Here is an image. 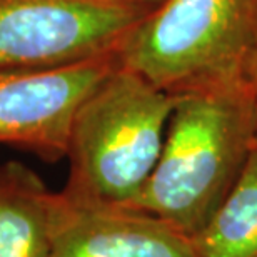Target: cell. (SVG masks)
<instances>
[{
	"mask_svg": "<svg viewBox=\"0 0 257 257\" xmlns=\"http://www.w3.org/2000/svg\"><path fill=\"white\" fill-rule=\"evenodd\" d=\"M255 141L247 84L176 95L161 157L132 209L194 237L237 184Z\"/></svg>",
	"mask_w": 257,
	"mask_h": 257,
	"instance_id": "1",
	"label": "cell"
},
{
	"mask_svg": "<svg viewBox=\"0 0 257 257\" xmlns=\"http://www.w3.org/2000/svg\"><path fill=\"white\" fill-rule=\"evenodd\" d=\"M176 95L120 64L85 97L72 122L60 195L132 209L161 157Z\"/></svg>",
	"mask_w": 257,
	"mask_h": 257,
	"instance_id": "2",
	"label": "cell"
},
{
	"mask_svg": "<svg viewBox=\"0 0 257 257\" xmlns=\"http://www.w3.org/2000/svg\"><path fill=\"white\" fill-rule=\"evenodd\" d=\"M257 0H166L128 30L119 64L172 95L247 84Z\"/></svg>",
	"mask_w": 257,
	"mask_h": 257,
	"instance_id": "3",
	"label": "cell"
},
{
	"mask_svg": "<svg viewBox=\"0 0 257 257\" xmlns=\"http://www.w3.org/2000/svg\"><path fill=\"white\" fill-rule=\"evenodd\" d=\"M147 12L92 0H0V69H47L117 50Z\"/></svg>",
	"mask_w": 257,
	"mask_h": 257,
	"instance_id": "4",
	"label": "cell"
},
{
	"mask_svg": "<svg viewBox=\"0 0 257 257\" xmlns=\"http://www.w3.org/2000/svg\"><path fill=\"white\" fill-rule=\"evenodd\" d=\"M119 65L117 50L47 69H0V144L49 164L67 156L75 112Z\"/></svg>",
	"mask_w": 257,
	"mask_h": 257,
	"instance_id": "5",
	"label": "cell"
},
{
	"mask_svg": "<svg viewBox=\"0 0 257 257\" xmlns=\"http://www.w3.org/2000/svg\"><path fill=\"white\" fill-rule=\"evenodd\" d=\"M49 257H199L192 239L147 212L82 205L55 194Z\"/></svg>",
	"mask_w": 257,
	"mask_h": 257,
	"instance_id": "6",
	"label": "cell"
},
{
	"mask_svg": "<svg viewBox=\"0 0 257 257\" xmlns=\"http://www.w3.org/2000/svg\"><path fill=\"white\" fill-rule=\"evenodd\" d=\"M55 194L20 162L0 166V257H49Z\"/></svg>",
	"mask_w": 257,
	"mask_h": 257,
	"instance_id": "7",
	"label": "cell"
},
{
	"mask_svg": "<svg viewBox=\"0 0 257 257\" xmlns=\"http://www.w3.org/2000/svg\"><path fill=\"white\" fill-rule=\"evenodd\" d=\"M191 239L199 257H257V141L227 199Z\"/></svg>",
	"mask_w": 257,
	"mask_h": 257,
	"instance_id": "8",
	"label": "cell"
},
{
	"mask_svg": "<svg viewBox=\"0 0 257 257\" xmlns=\"http://www.w3.org/2000/svg\"><path fill=\"white\" fill-rule=\"evenodd\" d=\"M92 2L107 4V5H117V7H128V9H137L142 12L151 14L152 10H156L159 5L166 0H92Z\"/></svg>",
	"mask_w": 257,
	"mask_h": 257,
	"instance_id": "9",
	"label": "cell"
},
{
	"mask_svg": "<svg viewBox=\"0 0 257 257\" xmlns=\"http://www.w3.org/2000/svg\"><path fill=\"white\" fill-rule=\"evenodd\" d=\"M247 85H249V89H250V94H252L254 109H255V119H257V47H255V54H254L252 64H250V70H249V77H247Z\"/></svg>",
	"mask_w": 257,
	"mask_h": 257,
	"instance_id": "10",
	"label": "cell"
}]
</instances>
